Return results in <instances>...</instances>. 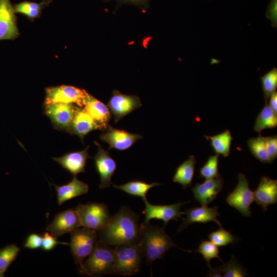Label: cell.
Returning a JSON list of instances; mask_svg holds the SVG:
<instances>
[{
  "label": "cell",
  "mask_w": 277,
  "mask_h": 277,
  "mask_svg": "<svg viewBox=\"0 0 277 277\" xmlns=\"http://www.w3.org/2000/svg\"><path fill=\"white\" fill-rule=\"evenodd\" d=\"M105 2H109L112 0H104ZM117 3V6L123 4H131L136 6L142 9H146L148 7L149 0H115Z\"/></svg>",
  "instance_id": "38"
},
{
  "label": "cell",
  "mask_w": 277,
  "mask_h": 277,
  "mask_svg": "<svg viewBox=\"0 0 277 277\" xmlns=\"http://www.w3.org/2000/svg\"><path fill=\"white\" fill-rule=\"evenodd\" d=\"M266 148L270 163L277 156L276 135L266 137Z\"/></svg>",
  "instance_id": "36"
},
{
  "label": "cell",
  "mask_w": 277,
  "mask_h": 277,
  "mask_svg": "<svg viewBox=\"0 0 277 277\" xmlns=\"http://www.w3.org/2000/svg\"><path fill=\"white\" fill-rule=\"evenodd\" d=\"M97 147V151L92 157L94 161L95 169L100 177V189L106 188L112 184L111 177L116 169V164L113 159L106 151L101 144L94 141Z\"/></svg>",
  "instance_id": "12"
},
{
  "label": "cell",
  "mask_w": 277,
  "mask_h": 277,
  "mask_svg": "<svg viewBox=\"0 0 277 277\" xmlns=\"http://www.w3.org/2000/svg\"><path fill=\"white\" fill-rule=\"evenodd\" d=\"M52 0H43L40 3L23 1L14 5L15 12L23 14L30 19L38 17L43 9L49 5Z\"/></svg>",
  "instance_id": "26"
},
{
  "label": "cell",
  "mask_w": 277,
  "mask_h": 277,
  "mask_svg": "<svg viewBox=\"0 0 277 277\" xmlns=\"http://www.w3.org/2000/svg\"><path fill=\"white\" fill-rule=\"evenodd\" d=\"M65 244L69 245V243H62L57 241V238L47 231L42 235V244L41 248L46 251L53 249L57 244Z\"/></svg>",
  "instance_id": "35"
},
{
  "label": "cell",
  "mask_w": 277,
  "mask_h": 277,
  "mask_svg": "<svg viewBox=\"0 0 277 277\" xmlns=\"http://www.w3.org/2000/svg\"><path fill=\"white\" fill-rule=\"evenodd\" d=\"M45 113L56 129L69 132L76 107L72 104L52 103L45 105Z\"/></svg>",
  "instance_id": "13"
},
{
  "label": "cell",
  "mask_w": 277,
  "mask_h": 277,
  "mask_svg": "<svg viewBox=\"0 0 277 277\" xmlns=\"http://www.w3.org/2000/svg\"><path fill=\"white\" fill-rule=\"evenodd\" d=\"M223 180L217 177L206 180L202 183H197L192 188L195 199L202 205L207 206L213 201L222 190Z\"/></svg>",
  "instance_id": "17"
},
{
  "label": "cell",
  "mask_w": 277,
  "mask_h": 277,
  "mask_svg": "<svg viewBox=\"0 0 277 277\" xmlns=\"http://www.w3.org/2000/svg\"><path fill=\"white\" fill-rule=\"evenodd\" d=\"M19 250L20 248L14 244L0 248V277L4 276L5 272L16 259Z\"/></svg>",
  "instance_id": "29"
},
{
  "label": "cell",
  "mask_w": 277,
  "mask_h": 277,
  "mask_svg": "<svg viewBox=\"0 0 277 277\" xmlns=\"http://www.w3.org/2000/svg\"><path fill=\"white\" fill-rule=\"evenodd\" d=\"M88 92L85 90L67 85L46 89L45 105L52 103L75 104L83 107Z\"/></svg>",
  "instance_id": "8"
},
{
  "label": "cell",
  "mask_w": 277,
  "mask_h": 277,
  "mask_svg": "<svg viewBox=\"0 0 277 277\" xmlns=\"http://www.w3.org/2000/svg\"><path fill=\"white\" fill-rule=\"evenodd\" d=\"M54 185L56 191L57 202L60 206L71 199L86 194L89 191L88 185L79 180L76 176L66 184Z\"/></svg>",
  "instance_id": "22"
},
{
  "label": "cell",
  "mask_w": 277,
  "mask_h": 277,
  "mask_svg": "<svg viewBox=\"0 0 277 277\" xmlns=\"http://www.w3.org/2000/svg\"><path fill=\"white\" fill-rule=\"evenodd\" d=\"M70 233L71 239L69 246L74 262L83 274V262L93 252L96 245L98 240L97 232L83 227Z\"/></svg>",
  "instance_id": "5"
},
{
  "label": "cell",
  "mask_w": 277,
  "mask_h": 277,
  "mask_svg": "<svg viewBox=\"0 0 277 277\" xmlns=\"http://www.w3.org/2000/svg\"><path fill=\"white\" fill-rule=\"evenodd\" d=\"M143 137L140 134L113 128L110 125L100 135V139L109 145V149L113 148L119 151L127 150Z\"/></svg>",
  "instance_id": "14"
},
{
  "label": "cell",
  "mask_w": 277,
  "mask_h": 277,
  "mask_svg": "<svg viewBox=\"0 0 277 277\" xmlns=\"http://www.w3.org/2000/svg\"><path fill=\"white\" fill-rule=\"evenodd\" d=\"M190 202H179L171 205H152L148 201L145 203V208L143 211L144 214V223H149L152 219L162 220L165 226L171 220L177 221L184 212L181 211V207Z\"/></svg>",
  "instance_id": "10"
},
{
  "label": "cell",
  "mask_w": 277,
  "mask_h": 277,
  "mask_svg": "<svg viewBox=\"0 0 277 277\" xmlns=\"http://www.w3.org/2000/svg\"><path fill=\"white\" fill-rule=\"evenodd\" d=\"M42 244V236L35 233L29 234L27 238L24 247L31 249L41 248Z\"/></svg>",
  "instance_id": "37"
},
{
  "label": "cell",
  "mask_w": 277,
  "mask_h": 277,
  "mask_svg": "<svg viewBox=\"0 0 277 277\" xmlns=\"http://www.w3.org/2000/svg\"><path fill=\"white\" fill-rule=\"evenodd\" d=\"M208 238L217 247L226 246L228 244L233 243L237 240L236 238L222 228L210 233L208 235Z\"/></svg>",
  "instance_id": "33"
},
{
  "label": "cell",
  "mask_w": 277,
  "mask_h": 277,
  "mask_svg": "<svg viewBox=\"0 0 277 277\" xmlns=\"http://www.w3.org/2000/svg\"><path fill=\"white\" fill-rule=\"evenodd\" d=\"M207 266H208L209 268H210L209 273L208 276H215V277L222 276V274L221 273V272L218 270V269L216 268H212L211 267L210 264L207 265Z\"/></svg>",
  "instance_id": "40"
},
{
  "label": "cell",
  "mask_w": 277,
  "mask_h": 277,
  "mask_svg": "<svg viewBox=\"0 0 277 277\" xmlns=\"http://www.w3.org/2000/svg\"><path fill=\"white\" fill-rule=\"evenodd\" d=\"M107 106L111 113L114 122L121 119L142 106L141 100L135 95H126L118 90L112 91Z\"/></svg>",
  "instance_id": "9"
},
{
  "label": "cell",
  "mask_w": 277,
  "mask_h": 277,
  "mask_svg": "<svg viewBox=\"0 0 277 277\" xmlns=\"http://www.w3.org/2000/svg\"><path fill=\"white\" fill-rule=\"evenodd\" d=\"M269 102L268 105L274 111V112L277 113V93L275 91L269 97Z\"/></svg>",
  "instance_id": "39"
},
{
  "label": "cell",
  "mask_w": 277,
  "mask_h": 277,
  "mask_svg": "<svg viewBox=\"0 0 277 277\" xmlns=\"http://www.w3.org/2000/svg\"><path fill=\"white\" fill-rule=\"evenodd\" d=\"M115 263L114 248L99 242L84 261L83 274L91 276L112 274Z\"/></svg>",
  "instance_id": "3"
},
{
  "label": "cell",
  "mask_w": 277,
  "mask_h": 277,
  "mask_svg": "<svg viewBox=\"0 0 277 277\" xmlns=\"http://www.w3.org/2000/svg\"><path fill=\"white\" fill-rule=\"evenodd\" d=\"M184 214L185 217L182 218V223L178 229L179 232L195 223L205 224L214 222L219 225L220 228H222L221 224L217 220V217L220 216L217 206L208 207L202 205L201 207L187 209L184 211Z\"/></svg>",
  "instance_id": "16"
},
{
  "label": "cell",
  "mask_w": 277,
  "mask_h": 277,
  "mask_svg": "<svg viewBox=\"0 0 277 277\" xmlns=\"http://www.w3.org/2000/svg\"><path fill=\"white\" fill-rule=\"evenodd\" d=\"M82 108L94 120L101 130L107 129L111 117L107 106L87 93Z\"/></svg>",
  "instance_id": "18"
},
{
  "label": "cell",
  "mask_w": 277,
  "mask_h": 277,
  "mask_svg": "<svg viewBox=\"0 0 277 277\" xmlns=\"http://www.w3.org/2000/svg\"><path fill=\"white\" fill-rule=\"evenodd\" d=\"M139 215L126 206H122L108 225L97 232L99 242L114 247L128 244H139Z\"/></svg>",
  "instance_id": "1"
},
{
  "label": "cell",
  "mask_w": 277,
  "mask_h": 277,
  "mask_svg": "<svg viewBox=\"0 0 277 277\" xmlns=\"http://www.w3.org/2000/svg\"><path fill=\"white\" fill-rule=\"evenodd\" d=\"M15 13L10 0H0V41L13 40L18 36Z\"/></svg>",
  "instance_id": "15"
},
{
  "label": "cell",
  "mask_w": 277,
  "mask_h": 277,
  "mask_svg": "<svg viewBox=\"0 0 277 277\" xmlns=\"http://www.w3.org/2000/svg\"><path fill=\"white\" fill-rule=\"evenodd\" d=\"M265 103L277 87V69L274 68L261 77Z\"/></svg>",
  "instance_id": "31"
},
{
  "label": "cell",
  "mask_w": 277,
  "mask_h": 277,
  "mask_svg": "<svg viewBox=\"0 0 277 277\" xmlns=\"http://www.w3.org/2000/svg\"><path fill=\"white\" fill-rule=\"evenodd\" d=\"M88 148L87 146L83 150L70 152L59 157H53V160L73 176H76L85 171L86 161L89 157Z\"/></svg>",
  "instance_id": "20"
},
{
  "label": "cell",
  "mask_w": 277,
  "mask_h": 277,
  "mask_svg": "<svg viewBox=\"0 0 277 277\" xmlns=\"http://www.w3.org/2000/svg\"><path fill=\"white\" fill-rule=\"evenodd\" d=\"M82 227L79 215L75 209L63 211L55 215L46 230L58 238Z\"/></svg>",
  "instance_id": "11"
},
{
  "label": "cell",
  "mask_w": 277,
  "mask_h": 277,
  "mask_svg": "<svg viewBox=\"0 0 277 277\" xmlns=\"http://www.w3.org/2000/svg\"><path fill=\"white\" fill-rule=\"evenodd\" d=\"M224 277H244L247 276L245 268L232 255L230 260L216 268Z\"/></svg>",
  "instance_id": "30"
},
{
  "label": "cell",
  "mask_w": 277,
  "mask_h": 277,
  "mask_svg": "<svg viewBox=\"0 0 277 277\" xmlns=\"http://www.w3.org/2000/svg\"><path fill=\"white\" fill-rule=\"evenodd\" d=\"M99 129L94 120L82 107H76L69 133L76 134L82 140L91 131Z\"/></svg>",
  "instance_id": "21"
},
{
  "label": "cell",
  "mask_w": 277,
  "mask_h": 277,
  "mask_svg": "<svg viewBox=\"0 0 277 277\" xmlns=\"http://www.w3.org/2000/svg\"><path fill=\"white\" fill-rule=\"evenodd\" d=\"M160 185L158 183H147L141 180H134L122 185L113 184V186L130 195L141 197L145 203L148 201L146 198L148 191L151 188Z\"/></svg>",
  "instance_id": "24"
},
{
  "label": "cell",
  "mask_w": 277,
  "mask_h": 277,
  "mask_svg": "<svg viewBox=\"0 0 277 277\" xmlns=\"http://www.w3.org/2000/svg\"><path fill=\"white\" fill-rule=\"evenodd\" d=\"M75 209L79 215L82 226L96 231L106 227L112 218L108 206L104 203L80 204Z\"/></svg>",
  "instance_id": "6"
},
{
  "label": "cell",
  "mask_w": 277,
  "mask_h": 277,
  "mask_svg": "<svg viewBox=\"0 0 277 277\" xmlns=\"http://www.w3.org/2000/svg\"><path fill=\"white\" fill-rule=\"evenodd\" d=\"M277 126V113L269 107L267 103L258 115L253 129L261 135L265 129L274 128Z\"/></svg>",
  "instance_id": "27"
},
{
  "label": "cell",
  "mask_w": 277,
  "mask_h": 277,
  "mask_svg": "<svg viewBox=\"0 0 277 277\" xmlns=\"http://www.w3.org/2000/svg\"><path fill=\"white\" fill-rule=\"evenodd\" d=\"M114 248L115 263L112 274L132 275L140 271L143 257L139 244H123Z\"/></svg>",
  "instance_id": "4"
},
{
  "label": "cell",
  "mask_w": 277,
  "mask_h": 277,
  "mask_svg": "<svg viewBox=\"0 0 277 277\" xmlns=\"http://www.w3.org/2000/svg\"><path fill=\"white\" fill-rule=\"evenodd\" d=\"M139 245L143 257L149 265L157 259H162L171 248L177 247L163 228L144 223L140 225Z\"/></svg>",
  "instance_id": "2"
},
{
  "label": "cell",
  "mask_w": 277,
  "mask_h": 277,
  "mask_svg": "<svg viewBox=\"0 0 277 277\" xmlns=\"http://www.w3.org/2000/svg\"><path fill=\"white\" fill-rule=\"evenodd\" d=\"M196 251L200 253L206 261L207 265L214 258H218L222 261L219 255V250L217 246L209 241H202Z\"/></svg>",
  "instance_id": "34"
},
{
  "label": "cell",
  "mask_w": 277,
  "mask_h": 277,
  "mask_svg": "<svg viewBox=\"0 0 277 277\" xmlns=\"http://www.w3.org/2000/svg\"><path fill=\"white\" fill-rule=\"evenodd\" d=\"M196 161L194 155L189 158L180 165L176 168L172 181L182 185L185 189L191 186L194 173Z\"/></svg>",
  "instance_id": "23"
},
{
  "label": "cell",
  "mask_w": 277,
  "mask_h": 277,
  "mask_svg": "<svg viewBox=\"0 0 277 277\" xmlns=\"http://www.w3.org/2000/svg\"><path fill=\"white\" fill-rule=\"evenodd\" d=\"M252 154L261 162L270 163L266 148V137L259 136L250 138L247 141Z\"/></svg>",
  "instance_id": "28"
},
{
  "label": "cell",
  "mask_w": 277,
  "mask_h": 277,
  "mask_svg": "<svg viewBox=\"0 0 277 277\" xmlns=\"http://www.w3.org/2000/svg\"><path fill=\"white\" fill-rule=\"evenodd\" d=\"M219 157V155L216 154L208 158L207 162L200 170L201 177L209 180L220 176L218 171Z\"/></svg>",
  "instance_id": "32"
},
{
  "label": "cell",
  "mask_w": 277,
  "mask_h": 277,
  "mask_svg": "<svg viewBox=\"0 0 277 277\" xmlns=\"http://www.w3.org/2000/svg\"><path fill=\"white\" fill-rule=\"evenodd\" d=\"M238 179V184L227 196L226 202L243 215L249 217L251 214L250 205L254 201L253 192L250 189L248 180L244 174L239 173Z\"/></svg>",
  "instance_id": "7"
},
{
  "label": "cell",
  "mask_w": 277,
  "mask_h": 277,
  "mask_svg": "<svg viewBox=\"0 0 277 277\" xmlns=\"http://www.w3.org/2000/svg\"><path fill=\"white\" fill-rule=\"evenodd\" d=\"M205 137L210 141L211 146L216 154L225 157L229 156L233 137L228 130L213 136L205 135Z\"/></svg>",
  "instance_id": "25"
},
{
  "label": "cell",
  "mask_w": 277,
  "mask_h": 277,
  "mask_svg": "<svg viewBox=\"0 0 277 277\" xmlns=\"http://www.w3.org/2000/svg\"><path fill=\"white\" fill-rule=\"evenodd\" d=\"M254 200L264 210L277 201V181L267 176L262 177L253 192Z\"/></svg>",
  "instance_id": "19"
}]
</instances>
